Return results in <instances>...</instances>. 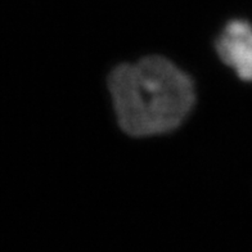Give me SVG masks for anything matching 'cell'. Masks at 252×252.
<instances>
[{
    "label": "cell",
    "mask_w": 252,
    "mask_h": 252,
    "mask_svg": "<svg viewBox=\"0 0 252 252\" xmlns=\"http://www.w3.org/2000/svg\"><path fill=\"white\" fill-rule=\"evenodd\" d=\"M224 64L236 71L243 81H252V25L245 20H233L225 25L215 41Z\"/></svg>",
    "instance_id": "cell-2"
},
{
    "label": "cell",
    "mask_w": 252,
    "mask_h": 252,
    "mask_svg": "<svg viewBox=\"0 0 252 252\" xmlns=\"http://www.w3.org/2000/svg\"><path fill=\"white\" fill-rule=\"evenodd\" d=\"M108 90L120 129L135 138L173 131L196 102L192 79L161 56L115 67Z\"/></svg>",
    "instance_id": "cell-1"
}]
</instances>
